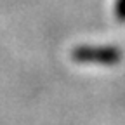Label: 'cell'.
<instances>
[{
	"instance_id": "cell-1",
	"label": "cell",
	"mask_w": 125,
	"mask_h": 125,
	"mask_svg": "<svg viewBox=\"0 0 125 125\" xmlns=\"http://www.w3.org/2000/svg\"><path fill=\"white\" fill-rule=\"evenodd\" d=\"M76 57H80L83 61H90V59H97V61H115L116 59V52L104 49V51H90V49H80L76 52Z\"/></svg>"
}]
</instances>
